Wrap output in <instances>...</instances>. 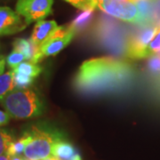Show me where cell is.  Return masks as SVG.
<instances>
[{"label": "cell", "instance_id": "1", "mask_svg": "<svg viewBox=\"0 0 160 160\" xmlns=\"http://www.w3.org/2000/svg\"><path fill=\"white\" fill-rule=\"evenodd\" d=\"M134 69L131 63L113 57H100L82 63L73 79L80 94L100 96L120 91L131 83Z\"/></svg>", "mask_w": 160, "mask_h": 160}, {"label": "cell", "instance_id": "2", "mask_svg": "<svg viewBox=\"0 0 160 160\" xmlns=\"http://www.w3.org/2000/svg\"><path fill=\"white\" fill-rule=\"evenodd\" d=\"M11 118L26 119L39 117L45 111V104L39 94L31 89H15L0 100Z\"/></svg>", "mask_w": 160, "mask_h": 160}, {"label": "cell", "instance_id": "3", "mask_svg": "<svg viewBox=\"0 0 160 160\" xmlns=\"http://www.w3.org/2000/svg\"><path fill=\"white\" fill-rule=\"evenodd\" d=\"M24 133L28 136L24 150L27 160H44L50 158L53 145L64 139L59 130L46 125L31 126Z\"/></svg>", "mask_w": 160, "mask_h": 160}, {"label": "cell", "instance_id": "4", "mask_svg": "<svg viewBox=\"0 0 160 160\" xmlns=\"http://www.w3.org/2000/svg\"><path fill=\"white\" fill-rule=\"evenodd\" d=\"M159 29L156 24H149L141 27L131 35L126 46V56L132 60L146 58V49Z\"/></svg>", "mask_w": 160, "mask_h": 160}, {"label": "cell", "instance_id": "5", "mask_svg": "<svg viewBox=\"0 0 160 160\" xmlns=\"http://www.w3.org/2000/svg\"><path fill=\"white\" fill-rule=\"evenodd\" d=\"M53 0H18L16 12L29 25L49 16L52 12Z\"/></svg>", "mask_w": 160, "mask_h": 160}, {"label": "cell", "instance_id": "6", "mask_svg": "<svg viewBox=\"0 0 160 160\" xmlns=\"http://www.w3.org/2000/svg\"><path fill=\"white\" fill-rule=\"evenodd\" d=\"M102 11L123 22L140 26V14L137 6L131 1L108 0L98 6Z\"/></svg>", "mask_w": 160, "mask_h": 160}, {"label": "cell", "instance_id": "7", "mask_svg": "<svg viewBox=\"0 0 160 160\" xmlns=\"http://www.w3.org/2000/svg\"><path fill=\"white\" fill-rule=\"evenodd\" d=\"M76 35V32L69 25L60 26L57 30L39 46L42 59L56 55L69 45Z\"/></svg>", "mask_w": 160, "mask_h": 160}, {"label": "cell", "instance_id": "8", "mask_svg": "<svg viewBox=\"0 0 160 160\" xmlns=\"http://www.w3.org/2000/svg\"><path fill=\"white\" fill-rule=\"evenodd\" d=\"M27 26L28 24L17 12L7 6H0V36L15 34Z\"/></svg>", "mask_w": 160, "mask_h": 160}, {"label": "cell", "instance_id": "9", "mask_svg": "<svg viewBox=\"0 0 160 160\" xmlns=\"http://www.w3.org/2000/svg\"><path fill=\"white\" fill-rule=\"evenodd\" d=\"M13 51H17L24 54L26 61L38 64L43 59L41 57L39 46L36 45L31 38H16L12 43Z\"/></svg>", "mask_w": 160, "mask_h": 160}, {"label": "cell", "instance_id": "10", "mask_svg": "<svg viewBox=\"0 0 160 160\" xmlns=\"http://www.w3.org/2000/svg\"><path fill=\"white\" fill-rule=\"evenodd\" d=\"M59 26L55 21H39L34 26L30 38L36 45L40 46L57 30Z\"/></svg>", "mask_w": 160, "mask_h": 160}, {"label": "cell", "instance_id": "11", "mask_svg": "<svg viewBox=\"0 0 160 160\" xmlns=\"http://www.w3.org/2000/svg\"><path fill=\"white\" fill-rule=\"evenodd\" d=\"M140 14V27L154 24L155 1L154 0H133Z\"/></svg>", "mask_w": 160, "mask_h": 160}, {"label": "cell", "instance_id": "12", "mask_svg": "<svg viewBox=\"0 0 160 160\" xmlns=\"http://www.w3.org/2000/svg\"><path fill=\"white\" fill-rule=\"evenodd\" d=\"M77 154L73 145L64 139L55 143L52 151V155L60 160H73Z\"/></svg>", "mask_w": 160, "mask_h": 160}, {"label": "cell", "instance_id": "13", "mask_svg": "<svg viewBox=\"0 0 160 160\" xmlns=\"http://www.w3.org/2000/svg\"><path fill=\"white\" fill-rule=\"evenodd\" d=\"M93 12L94 10H88V11H82L74 20L71 22L69 26L78 34V32L84 30L91 22L93 17Z\"/></svg>", "mask_w": 160, "mask_h": 160}, {"label": "cell", "instance_id": "14", "mask_svg": "<svg viewBox=\"0 0 160 160\" xmlns=\"http://www.w3.org/2000/svg\"><path fill=\"white\" fill-rule=\"evenodd\" d=\"M12 70L14 72H19V73L36 78L41 73L42 68L36 63L26 62H22L21 64H19L17 67H15Z\"/></svg>", "mask_w": 160, "mask_h": 160}, {"label": "cell", "instance_id": "15", "mask_svg": "<svg viewBox=\"0 0 160 160\" xmlns=\"http://www.w3.org/2000/svg\"><path fill=\"white\" fill-rule=\"evenodd\" d=\"M13 72L8 71L0 75V100L13 89Z\"/></svg>", "mask_w": 160, "mask_h": 160}, {"label": "cell", "instance_id": "16", "mask_svg": "<svg viewBox=\"0 0 160 160\" xmlns=\"http://www.w3.org/2000/svg\"><path fill=\"white\" fill-rule=\"evenodd\" d=\"M27 143H28V136L25 133H23L22 136L20 139H18L17 141L12 142L11 144L9 145V148L7 149L6 154L10 156L11 158L22 155V153L25 150V147Z\"/></svg>", "mask_w": 160, "mask_h": 160}, {"label": "cell", "instance_id": "17", "mask_svg": "<svg viewBox=\"0 0 160 160\" xmlns=\"http://www.w3.org/2000/svg\"><path fill=\"white\" fill-rule=\"evenodd\" d=\"M13 72V86L17 89H27L34 82V78L23 75L19 72Z\"/></svg>", "mask_w": 160, "mask_h": 160}, {"label": "cell", "instance_id": "18", "mask_svg": "<svg viewBox=\"0 0 160 160\" xmlns=\"http://www.w3.org/2000/svg\"><path fill=\"white\" fill-rule=\"evenodd\" d=\"M69 3L81 11H88V10H95L97 8V3L95 0H64Z\"/></svg>", "mask_w": 160, "mask_h": 160}, {"label": "cell", "instance_id": "19", "mask_svg": "<svg viewBox=\"0 0 160 160\" xmlns=\"http://www.w3.org/2000/svg\"><path fill=\"white\" fill-rule=\"evenodd\" d=\"M146 69L150 74L160 76V55L154 54L150 56L146 63Z\"/></svg>", "mask_w": 160, "mask_h": 160}, {"label": "cell", "instance_id": "20", "mask_svg": "<svg viewBox=\"0 0 160 160\" xmlns=\"http://www.w3.org/2000/svg\"><path fill=\"white\" fill-rule=\"evenodd\" d=\"M12 142V137L11 134L6 129L0 128V156L6 154Z\"/></svg>", "mask_w": 160, "mask_h": 160}, {"label": "cell", "instance_id": "21", "mask_svg": "<svg viewBox=\"0 0 160 160\" xmlns=\"http://www.w3.org/2000/svg\"><path fill=\"white\" fill-rule=\"evenodd\" d=\"M24 60L26 59L23 53L17 51H12L6 58V63L11 69H13L15 67H17L19 64L22 62Z\"/></svg>", "mask_w": 160, "mask_h": 160}, {"label": "cell", "instance_id": "22", "mask_svg": "<svg viewBox=\"0 0 160 160\" xmlns=\"http://www.w3.org/2000/svg\"><path fill=\"white\" fill-rule=\"evenodd\" d=\"M160 51V29L156 34L154 38L151 40L149 45L146 49V58H149L150 56L157 54Z\"/></svg>", "mask_w": 160, "mask_h": 160}, {"label": "cell", "instance_id": "23", "mask_svg": "<svg viewBox=\"0 0 160 160\" xmlns=\"http://www.w3.org/2000/svg\"><path fill=\"white\" fill-rule=\"evenodd\" d=\"M11 119V116L8 114L7 112L0 110V126H6L9 123Z\"/></svg>", "mask_w": 160, "mask_h": 160}, {"label": "cell", "instance_id": "24", "mask_svg": "<svg viewBox=\"0 0 160 160\" xmlns=\"http://www.w3.org/2000/svg\"><path fill=\"white\" fill-rule=\"evenodd\" d=\"M6 67V59L3 56H0V75L3 74Z\"/></svg>", "mask_w": 160, "mask_h": 160}, {"label": "cell", "instance_id": "25", "mask_svg": "<svg viewBox=\"0 0 160 160\" xmlns=\"http://www.w3.org/2000/svg\"><path fill=\"white\" fill-rule=\"evenodd\" d=\"M0 160H11V157L7 154L2 155V156H0Z\"/></svg>", "mask_w": 160, "mask_h": 160}, {"label": "cell", "instance_id": "26", "mask_svg": "<svg viewBox=\"0 0 160 160\" xmlns=\"http://www.w3.org/2000/svg\"><path fill=\"white\" fill-rule=\"evenodd\" d=\"M106 1H108V0H95V2L97 3V6H99L100 5H102V3L106 2Z\"/></svg>", "mask_w": 160, "mask_h": 160}, {"label": "cell", "instance_id": "27", "mask_svg": "<svg viewBox=\"0 0 160 160\" xmlns=\"http://www.w3.org/2000/svg\"><path fill=\"white\" fill-rule=\"evenodd\" d=\"M11 160H25V159H23L22 158H21L20 156H18V157H12V158H11Z\"/></svg>", "mask_w": 160, "mask_h": 160}, {"label": "cell", "instance_id": "28", "mask_svg": "<svg viewBox=\"0 0 160 160\" xmlns=\"http://www.w3.org/2000/svg\"><path fill=\"white\" fill-rule=\"evenodd\" d=\"M73 160H82V159H81V157L79 156V154L78 153V154L75 156V158H73Z\"/></svg>", "mask_w": 160, "mask_h": 160}, {"label": "cell", "instance_id": "29", "mask_svg": "<svg viewBox=\"0 0 160 160\" xmlns=\"http://www.w3.org/2000/svg\"><path fill=\"white\" fill-rule=\"evenodd\" d=\"M44 160H54V158L53 157H52V158H46V159Z\"/></svg>", "mask_w": 160, "mask_h": 160}, {"label": "cell", "instance_id": "30", "mask_svg": "<svg viewBox=\"0 0 160 160\" xmlns=\"http://www.w3.org/2000/svg\"><path fill=\"white\" fill-rule=\"evenodd\" d=\"M54 158V157H53ZM54 160H60V159H58V158H54Z\"/></svg>", "mask_w": 160, "mask_h": 160}, {"label": "cell", "instance_id": "31", "mask_svg": "<svg viewBox=\"0 0 160 160\" xmlns=\"http://www.w3.org/2000/svg\"><path fill=\"white\" fill-rule=\"evenodd\" d=\"M126 1H131V2H133V0H126Z\"/></svg>", "mask_w": 160, "mask_h": 160}, {"label": "cell", "instance_id": "32", "mask_svg": "<svg viewBox=\"0 0 160 160\" xmlns=\"http://www.w3.org/2000/svg\"><path fill=\"white\" fill-rule=\"evenodd\" d=\"M157 54H158V55H160V51L158 52V53H157Z\"/></svg>", "mask_w": 160, "mask_h": 160}]
</instances>
